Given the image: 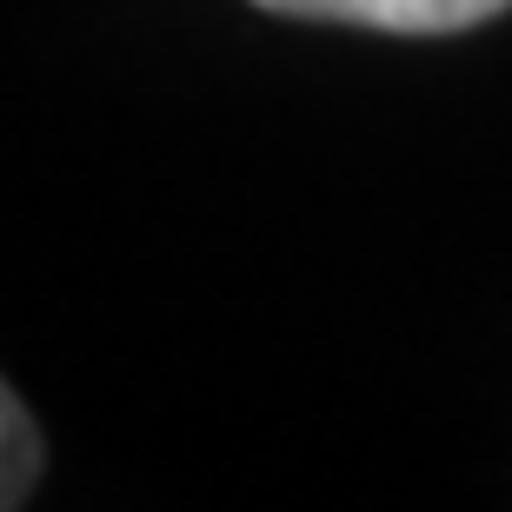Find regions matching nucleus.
<instances>
[{"instance_id": "nucleus-1", "label": "nucleus", "mask_w": 512, "mask_h": 512, "mask_svg": "<svg viewBox=\"0 0 512 512\" xmlns=\"http://www.w3.org/2000/svg\"><path fill=\"white\" fill-rule=\"evenodd\" d=\"M260 14L286 20H340V27H380V34H466L486 27L512 0H253Z\"/></svg>"}, {"instance_id": "nucleus-2", "label": "nucleus", "mask_w": 512, "mask_h": 512, "mask_svg": "<svg viewBox=\"0 0 512 512\" xmlns=\"http://www.w3.org/2000/svg\"><path fill=\"white\" fill-rule=\"evenodd\" d=\"M40 473H47V439H40L27 399L0 380V512L27 506L34 486H40Z\"/></svg>"}]
</instances>
